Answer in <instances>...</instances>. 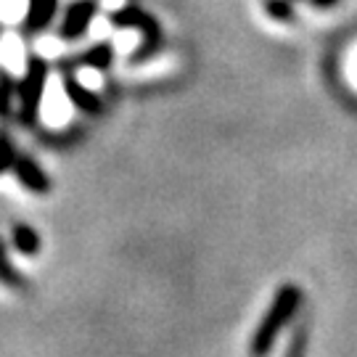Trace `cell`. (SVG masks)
<instances>
[{
  "mask_svg": "<svg viewBox=\"0 0 357 357\" xmlns=\"http://www.w3.org/2000/svg\"><path fill=\"white\" fill-rule=\"evenodd\" d=\"M299 302H302V294H299L296 286H281L278 289L273 305L268 307V312H265V318H262V323H259V328L255 333V342H252L255 355L270 352V347L278 339V333L283 331V326H289V320L294 318Z\"/></svg>",
  "mask_w": 357,
  "mask_h": 357,
  "instance_id": "1",
  "label": "cell"
},
{
  "mask_svg": "<svg viewBox=\"0 0 357 357\" xmlns=\"http://www.w3.org/2000/svg\"><path fill=\"white\" fill-rule=\"evenodd\" d=\"M45 64L43 59H32L24 72V79L19 82V101H22V119L32 122L40 112L43 93H45Z\"/></svg>",
  "mask_w": 357,
  "mask_h": 357,
  "instance_id": "2",
  "label": "cell"
},
{
  "mask_svg": "<svg viewBox=\"0 0 357 357\" xmlns=\"http://www.w3.org/2000/svg\"><path fill=\"white\" fill-rule=\"evenodd\" d=\"M93 19H96V3H93V0H77V3L69 6V11H66L61 35H64L66 40H77L79 35L88 32V26L93 24Z\"/></svg>",
  "mask_w": 357,
  "mask_h": 357,
  "instance_id": "3",
  "label": "cell"
},
{
  "mask_svg": "<svg viewBox=\"0 0 357 357\" xmlns=\"http://www.w3.org/2000/svg\"><path fill=\"white\" fill-rule=\"evenodd\" d=\"M112 24H116V26H132V29H143L151 45L156 43V40H159V26H156V22H153L149 13H143L141 8H122V11H116L114 16H112Z\"/></svg>",
  "mask_w": 357,
  "mask_h": 357,
  "instance_id": "4",
  "label": "cell"
},
{
  "mask_svg": "<svg viewBox=\"0 0 357 357\" xmlns=\"http://www.w3.org/2000/svg\"><path fill=\"white\" fill-rule=\"evenodd\" d=\"M64 90H66V96H69V101L75 103L79 112H85V114H101V109H103L101 98L93 93V88H85L75 77H66Z\"/></svg>",
  "mask_w": 357,
  "mask_h": 357,
  "instance_id": "5",
  "label": "cell"
},
{
  "mask_svg": "<svg viewBox=\"0 0 357 357\" xmlns=\"http://www.w3.org/2000/svg\"><path fill=\"white\" fill-rule=\"evenodd\" d=\"M13 169H16V178H19V183L24 185L26 191H35V193L48 191V178L43 175V169L32 159H16Z\"/></svg>",
  "mask_w": 357,
  "mask_h": 357,
  "instance_id": "6",
  "label": "cell"
},
{
  "mask_svg": "<svg viewBox=\"0 0 357 357\" xmlns=\"http://www.w3.org/2000/svg\"><path fill=\"white\" fill-rule=\"evenodd\" d=\"M53 13H56V0H29L26 3V26L43 29L51 24Z\"/></svg>",
  "mask_w": 357,
  "mask_h": 357,
  "instance_id": "7",
  "label": "cell"
},
{
  "mask_svg": "<svg viewBox=\"0 0 357 357\" xmlns=\"http://www.w3.org/2000/svg\"><path fill=\"white\" fill-rule=\"evenodd\" d=\"M79 61L88 66V69H96V72H103L114 64V48L109 43H96L93 48L79 56Z\"/></svg>",
  "mask_w": 357,
  "mask_h": 357,
  "instance_id": "8",
  "label": "cell"
},
{
  "mask_svg": "<svg viewBox=\"0 0 357 357\" xmlns=\"http://www.w3.org/2000/svg\"><path fill=\"white\" fill-rule=\"evenodd\" d=\"M13 243H16V249L22 255H38L40 249V238L35 236V230L26 228V225H16V230H13Z\"/></svg>",
  "mask_w": 357,
  "mask_h": 357,
  "instance_id": "9",
  "label": "cell"
},
{
  "mask_svg": "<svg viewBox=\"0 0 357 357\" xmlns=\"http://www.w3.org/2000/svg\"><path fill=\"white\" fill-rule=\"evenodd\" d=\"M3 59H6V66H11L13 72L22 69V51H19V43L16 40H8L6 48H3Z\"/></svg>",
  "mask_w": 357,
  "mask_h": 357,
  "instance_id": "10",
  "label": "cell"
},
{
  "mask_svg": "<svg viewBox=\"0 0 357 357\" xmlns=\"http://www.w3.org/2000/svg\"><path fill=\"white\" fill-rule=\"evenodd\" d=\"M268 13L275 22H289V19H291V6H289L286 0H270Z\"/></svg>",
  "mask_w": 357,
  "mask_h": 357,
  "instance_id": "11",
  "label": "cell"
},
{
  "mask_svg": "<svg viewBox=\"0 0 357 357\" xmlns=\"http://www.w3.org/2000/svg\"><path fill=\"white\" fill-rule=\"evenodd\" d=\"M24 0H6L3 6H0V16L3 19H16L19 13H24Z\"/></svg>",
  "mask_w": 357,
  "mask_h": 357,
  "instance_id": "12",
  "label": "cell"
},
{
  "mask_svg": "<svg viewBox=\"0 0 357 357\" xmlns=\"http://www.w3.org/2000/svg\"><path fill=\"white\" fill-rule=\"evenodd\" d=\"M11 98H13V88L8 85V79H0V114H8L11 112Z\"/></svg>",
  "mask_w": 357,
  "mask_h": 357,
  "instance_id": "13",
  "label": "cell"
},
{
  "mask_svg": "<svg viewBox=\"0 0 357 357\" xmlns=\"http://www.w3.org/2000/svg\"><path fill=\"white\" fill-rule=\"evenodd\" d=\"M13 162H16V156H13L11 143L0 141V172H3V169H8V167H13Z\"/></svg>",
  "mask_w": 357,
  "mask_h": 357,
  "instance_id": "14",
  "label": "cell"
},
{
  "mask_svg": "<svg viewBox=\"0 0 357 357\" xmlns=\"http://www.w3.org/2000/svg\"><path fill=\"white\" fill-rule=\"evenodd\" d=\"M0 278L8 283H16V275H13V268L11 265H6V259H3V252H0Z\"/></svg>",
  "mask_w": 357,
  "mask_h": 357,
  "instance_id": "15",
  "label": "cell"
},
{
  "mask_svg": "<svg viewBox=\"0 0 357 357\" xmlns=\"http://www.w3.org/2000/svg\"><path fill=\"white\" fill-rule=\"evenodd\" d=\"M333 3H336V0H315V6H320V8H323V6H333Z\"/></svg>",
  "mask_w": 357,
  "mask_h": 357,
  "instance_id": "16",
  "label": "cell"
}]
</instances>
